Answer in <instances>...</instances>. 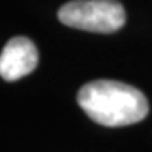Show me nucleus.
<instances>
[{
    "mask_svg": "<svg viewBox=\"0 0 152 152\" xmlns=\"http://www.w3.org/2000/svg\"><path fill=\"white\" fill-rule=\"evenodd\" d=\"M76 100L93 122L105 127L137 124L149 113L147 98L140 90L113 80H96L83 85Z\"/></svg>",
    "mask_w": 152,
    "mask_h": 152,
    "instance_id": "obj_1",
    "label": "nucleus"
},
{
    "mask_svg": "<svg viewBox=\"0 0 152 152\" xmlns=\"http://www.w3.org/2000/svg\"><path fill=\"white\" fill-rule=\"evenodd\" d=\"M58 17L68 27L102 34L117 32L127 20L118 0H71L59 9Z\"/></svg>",
    "mask_w": 152,
    "mask_h": 152,
    "instance_id": "obj_2",
    "label": "nucleus"
},
{
    "mask_svg": "<svg viewBox=\"0 0 152 152\" xmlns=\"http://www.w3.org/2000/svg\"><path fill=\"white\" fill-rule=\"evenodd\" d=\"M39 61L36 44L24 36L12 37L0 53V76L5 81H17L31 75Z\"/></svg>",
    "mask_w": 152,
    "mask_h": 152,
    "instance_id": "obj_3",
    "label": "nucleus"
}]
</instances>
